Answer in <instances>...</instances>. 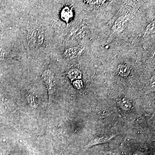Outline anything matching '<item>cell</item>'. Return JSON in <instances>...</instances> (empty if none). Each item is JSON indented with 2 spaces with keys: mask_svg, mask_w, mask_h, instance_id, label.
<instances>
[{
  "mask_svg": "<svg viewBox=\"0 0 155 155\" xmlns=\"http://www.w3.org/2000/svg\"><path fill=\"white\" fill-rule=\"evenodd\" d=\"M117 72L120 76L126 77L130 74V69L127 65L121 64L117 67Z\"/></svg>",
  "mask_w": 155,
  "mask_h": 155,
  "instance_id": "obj_4",
  "label": "cell"
},
{
  "mask_svg": "<svg viewBox=\"0 0 155 155\" xmlns=\"http://www.w3.org/2000/svg\"><path fill=\"white\" fill-rule=\"evenodd\" d=\"M87 2L89 5H99L105 2L106 1H85Z\"/></svg>",
  "mask_w": 155,
  "mask_h": 155,
  "instance_id": "obj_10",
  "label": "cell"
},
{
  "mask_svg": "<svg viewBox=\"0 0 155 155\" xmlns=\"http://www.w3.org/2000/svg\"><path fill=\"white\" fill-rule=\"evenodd\" d=\"M41 78L46 85L50 96L54 91L55 81L53 72L49 69H46L43 72Z\"/></svg>",
  "mask_w": 155,
  "mask_h": 155,
  "instance_id": "obj_2",
  "label": "cell"
},
{
  "mask_svg": "<svg viewBox=\"0 0 155 155\" xmlns=\"http://www.w3.org/2000/svg\"><path fill=\"white\" fill-rule=\"evenodd\" d=\"M84 49L83 46L81 45L73 47L66 49L64 51V55L67 59L72 60L80 55Z\"/></svg>",
  "mask_w": 155,
  "mask_h": 155,
  "instance_id": "obj_3",
  "label": "cell"
},
{
  "mask_svg": "<svg viewBox=\"0 0 155 155\" xmlns=\"http://www.w3.org/2000/svg\"></svg>",
  "mask_w": 155,
  "mask_h": 155,
  "instance_id": "obj_13",
  "label": "cell"
},
{
  "mask_svg": "<svg viewBox=\"0 0 155 155\" xmlns=\"http://www.w3.org/2000/svg\"><path fill=\"white\" fill-rule=\"evenodd\" d=\"M150 83L151 86L153 88H155V75H154L152 77V78H151L150 79Z\"/></svg>",
  "mask_w": 155,
  "mask_h": 155,
  "instance_id": "obj_12",
  "label": "cell"
},
{
  "mask_svg": "<svg viewBox=\"0 0 155 155\" xmlns=\"http://www.w3.org/2000/svg\"><path fill=\"white\" fill-rule=\"evenodd\" d=\"M111 138H112V137L110 138L101 137V138L96 139H94V140H92L93 141H92L90 143V144L92 145H95V144H96V143L106 142L108 141Z\"/></svg>",
  "mask_w": 155,
  "mask_h": 155,
  "instance_id": "obj_9",
  "label": "cell"
},
{
  "mask_svg": "<svg viewBox=\"0 0 155 155\" xmlns=\"http://www.w3.org/2000/svg\"><path fill=\"white\" fill-rule=\"evenodd\" d=\"M68 76L72 80L80 79L82 76V73L79 69H72L68 72Z\"/></svg>",
  "mask_w": 155,
  "mask_h": 155,
  "instance_id": "obj_7",
  "label": "cell"
},
{
  "mask_svg": "<svg viewBox=\"0 0 155 155\" xmlns=\"http://www.w3.org/2000/svg\"><path fill=\"white\" fill-rule=\"evenodd\" d=\"M73 84L75 85V87L78 89L81 88L83 86L82 81L79 80H75L73 82Z\"/></svg>",
  "mask_w": 155,
  "mask_h": 155,
  "instance_id": "obj_11",
  "label": "cell"
},
{
  "mask_svg": "<svg viewBox=\"0 0 155 155\" xmlns=\"http://www.w3.org/2000/svg\"><path fill=\"white\" fill-rule=\"evenodd\" d=\"M155 20L152 21L147 25L146 28L143 31V35H142V37L148 36L150 35L153 34L155 33Z\"/></svg>",
  "mask_w": 155,
  "mask_h": 155,
  "instance_id": "obj_8",
  "label": "cell"
},
{
  "mask_svg": "<svg viewBox=\"0 0 155 155\" xmlns=\"http://www.w3.org/2000/svg\"><path fill=\"white\" fill-rule=\"evenodd\" d=\"M119 104L122 109L125 110H129L132 107L131 102L129 99L126 97L121 98L119 100Z\"/></svg>",
  "mask_w": 155,
  "mask_h": 155,
  "instance_id": "obj_5",
  "label": "cell"
},
{
  "mask_svg": "<svg viewBox=\"0 0 155 155\" xmlns=\"http://www.w3.org/2000/svg\"><path fill=\"white\" fill-rule=\"evenodd\" d=\"M130 14H125L119 17L114 23L111 30L110 37L122 32L126 28L130 19Z\"/></svg>",
  "mask_w": 155,
  "mask_h": 155,
  "instance_id": "obj_1",
  "label": "cell"
},
{
  "mask_svg": "<svg viewBox=\"0 0 155 155\" xmlns=\"http://www.w3.org/2000/svg\"><path fill=\"white\" fill-rule=\"evenodd\" d=\"M73 16V13L71 9L68 7L64 8L61 13V17L66 22H68Z\"/></svg>",
  "mask_w": 155,
  "mask_h": 155,
  "instance_id": "obj_6",
  "label": "cell"
}]
</instances>
